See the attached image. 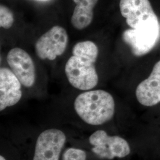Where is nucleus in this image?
<instances>
[{
  "label": "nucleus",
  "instance_id": "f257e3e1",
  "mask_svg": "<svg viewBox=\"0 0 160 160\" xmlns=\"http://www.w3.org/2000/svg\"><path fill=\"white\" fill-rule=\"evenodd\" d=\"M98 55L97 45L87 40L76 43L72 56L65 64V72L69 82L80 90H90L97 86L98 77L94 63Z\"/></svg>",
  "mask_w": 160,
  "mask_h": 160
},
{
  "label": "nucleus",
  "instance_id": "f03ea898",
  "mask_svg": "<svg viewBox=\"0 0 160 160\" xmlns=\"http://www.w3.org/2000/svg\"><path fill=\"white\" fill-rule=\"evenodd\" d=\"M74 109L80 118L90 125H101L111 120L114 114L113 96L103 90L82 92L75 100Z\"/></svg>",
  "mask_w": 160,
  "mask_h": 160
},
{
  "label": "nucleus",
  "instance_id": "7ed1b4c3",
  "mask_svg": "<svg viewBox=\"0 0 160 160\" xmlns=\"http://www.w3.org/2000/svg\"><path fill=\"white\" fill-rule=\"evenodd\" d=\"M122 37L134 56H143L152 51L160 39L159 20L157 16L150 18L135 29L125 30Z\"/></svg>",
  "mask_w": 160,
  "mask_h": 160
},
{
  "label": "nucleus",
  "instance_id": "20e7f679",
  "mask_svg": "<svg viewBox=\"0 0 160 160\" xmlns=\"http://www.w3.org/2000/svg\"><path fill=\"white\" fill-rule=\"evenodd\" d=\"M88 141L93 147L92 152L100 158H124L131 152L129 145L125 139L119 136H110L103 130L92 133Z\"/></svg>",
  "mask_w": 160,
  "mask_h": 160
},
{
  "label": "nucleus",
  "instance_id": "39448f33",
  "mask_svg": "<svg viewBox=\"0 0 160 160\" xmlns=\"http://www.w3.org/2000/svg\"><path fill=\"white\" fill-rule=\"evenodd\" d=\"M68 43V35L61 26H54L42 35L35 43V52L42 60L53 61L65 51Z\"/></svg>",
  "mask_w": 160,
  "mask_h": 160
},
{
  "label": "nucleus",
  "instance_id": "423d86ee",
  "mask_svg": "<svg viewBox=\"0 0 160 160\" xmlns=\"http://www.w3.org/2000/svg\"><path fill=\"white\" fill-rule=\"evenodd\" d=\"M65 142L66 136L59 129L42 132L36 141L33 160H59Z\"/></svg>",
  "mask_w": 160,
  "mask_h": 160
},
{
  "label": "nucleus",
  "instance_id": "0eeeda50",
  "mask_svg": "<svg viewBox=\"0 0 160 160\" xmlns=\"http://www.w3.org/2000/svg\"><path fill=\"white\" fill-rule=\"evenodd\" d=\"M7 61L12 72L16 75L22 84L31 87L36 81V69L32 58L21 48H15L8 52Z\"/></svg>",
  "mask_w": 160,
  "mask_h": 160
},
{
  "label": "nucleus",
  "instance_id": "6e6552de",
  "mask_svg": "<svg viewBox=\"0 0 160 160\" xmlns=\"http://www.w3.org/2000/svg\"><path fill=\"white\" fill-rule=\"evenodd\" d=\"M119 7L122 16L132 29L157 17L149 0H120Z\"/></svg>",
  "mask_w": 160,
  "mask_h": 160
},
{
  "label": "nucleus",
  "instance_id": "1a4fd4ad",
  "mask_svg": "<svg viewBox=\"0 0 160 160\" xmlns=\"http://www.w3.org/2000/svg\"><path fill=\"white\" fill-rule=\"evenodd\" d=\"M22 83L12 70L0 69V111L16 104L22 97Z\"/></svg>",
  "mask_w": 160,
  "mask_h": 160
},
{
  "label": "nucleus",
  "instance_id": "9d476101",
  "mask_svg": "<svg viewBox=\"0 0 160 160\" xmlns=\"http://www.w3.org/2000/svg\"><path fill=\"white\" fill-rule=\"evenodd\" d=\"M136 97L142 105L151 107L160 102V61L155 63L148 77L136 89Z\"/></svg>",
  "mask_w": 160,
  "mask_h": 160
},
{
  "label": "nucleus",
  "instance_id": "9b49d317",
  "mask_svg": "<svg viewBox=\"0 0 160 160\" xmlns=\"http://www.w3.org/2000/svg\"><path fill=\"white\" fill-rule=\"evenodd\" d=\"M75 4L71 24L75 29L81 30L90 25L93 19V9L98 0H72Z\"/></svg>",
  "mask_w": 160,
  "mask_h": 160
},
{
  "label": "nucleus",
  "instance_id": "f8f14e48",
  "mask_svg": "<svg viewBox=\"0 0 160 160\" xmlns=\"http://www.w3.org/2000/svg\"><path fill=\"white\" fill-rule=\"evenodd\" d=\"M14 23L12 11L6 6H0V26L5 29L11 28Z\"/></svg>",
  "mask_w": 160,
  "mask_h": 160
},
{
  "label": "nucleus",
  "instance_id": "ddd939ff",
  "mask_svg": "<svg viewBox=\"0 0 160 160\" xmlns=\"http://www.w3.org/2000/svg\"><path fill=\"white\" fill-rule=\"evenodd\" d=\"M87 154L81 149L69 148L62 155V160H86Z\"/></svg>",
  "mask_w": 160,
  "mask_h": 160
},
{
  "label": "nucleus",
  "instance_id": "4468645a",
  "mask_svg": "<svg viewBox=\"0 0 160 160\" xmlns=\"http://www.w3.org/2000/svg\"><path fill=\"white\" fill-rule=\"evenodd\" d=\"M0 160H7L6 158L2 156V155H1L0 156Z\"/></svg>",
  "mask_w": 160,
  "mask_h": 160
}]
</instances>
